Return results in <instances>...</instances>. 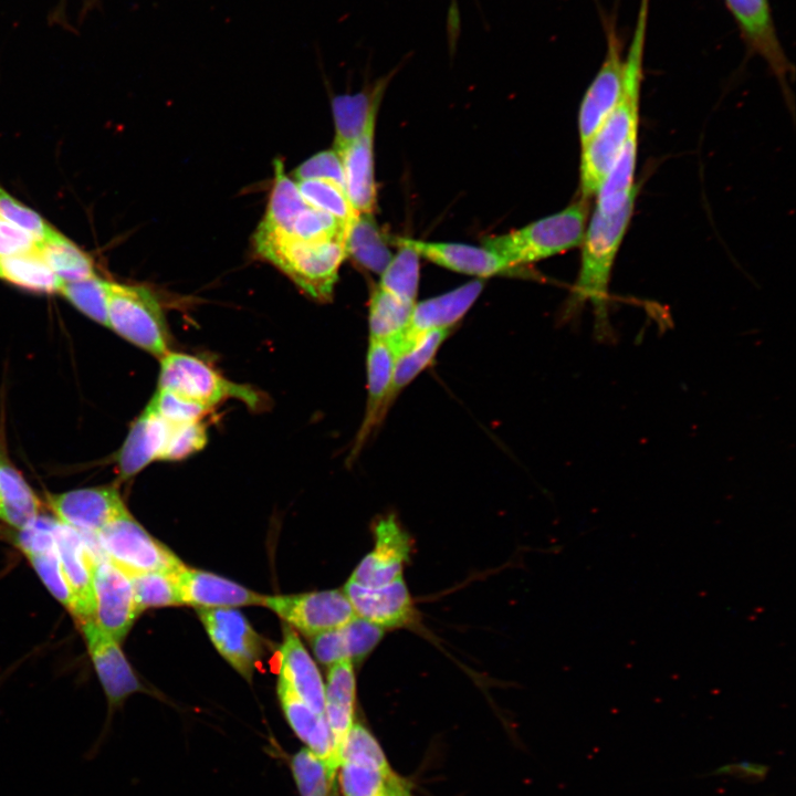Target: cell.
Wrapping results in <instances>:
<instances>
[{
	"mask_svg": "<svg viewBox=\"0 0 796 796\" xmlns=\"http://www.w3.org/2000/svg\"><path fill=\"white\" fill-rule=\"evenodd\" d=\"M649 1L641 0L637 22L625 57L620 96L594 135L582 146L580 198L596 197L626 142L638 135V117Z\"/></svg>",
	"mask_w": 796,
	"mask_h": 796,
	"instance_id": "cell-1",
	"label": "cell"
},
{
	"mask_svg": "<svg viewBox=\"0 0 796 796\" xmlns=\"http://www.w3.org/2000/svg\"><path fill=\"white\" fill-rule=\"evenodd\" d=\"M637 196L638 189L612 213L594 209L580 244V268L565 314L569 318L589 302L595 314L594 336L599 342L611 341L615 336L609 322L608 290L616 255L630 223Z\"/></svg>",
	"mask_w": 796,
	"mask_h": 796,
	"instance_id": "cell-2",
	"label": "cell"
},
{
	"mask_svg": "<svg viewBox=\"0 0 796 796\" xmlns=\"http://www.w3.org/2000/svg\"><path fill=\"white\" fill-rule=\"evenodd\" d=\"M346 238L305 242L284 234L255 232L256 253L286 274L303 292L331 300L338 270L346 258Z\"/></svg>",
	"mask_w": 796,
	"mask_h": 796,
	"instance_id": "cell-3",
	"label": "cell"
},
{
	"mask_svg": "<svg viewBox=\"0 0 796 796\" xmlns=\"http://www.w3.org/2000/svg\"><path fill=\"white\" fill-rule=\"evenodd\" d=\"M589 200L579 198L563 210L507 233L488 237L483 247L509 270L566 252L582 244L588 223Z\"/></svg>",
	"mask_w": 796,
	"mask_h": 796,
	"instance_id": "cell-4",
	"label": "cell"
},
{
	"mask_svg": "<svg viewBox=\"0 0 796 796\" xmlns=\"http://www.w3.org/2000/svg\"><path fill=\"white\" fill-rule=\"evenodd\" d=\"M158 389L210 410L227 399L258 409L263 398L249 386L224 378L205 360L186 353L168 352L159 358Z\"/></svg>",
	"mask_w": 796,
	"mask_h": 796,
	"instance_id": "cell-5",
	"label": "cell"
},
{
	"mask_svg": "<svg viewBox=\"0 0 796 796\" xmlns=\"http://www.w3.org/2000/svg\"><path fill=\"white\" fill-rule=\"evenodd\" d=\"M107 327L158 358L170 352L164 310L145 286L109 282Z\"/></svg>",
	"mask_w": 796,
	"mask_h": 796,
	"instance_id": "cell-6",
	"label": "cell"
},
{
	"mask_svg": "<svg viewBox=\"0 0 796 796\" xmlns=\"http://www.w3.org/2000/svg\"><path fill=\"white\" fill-rule=\"evenodd\" d=\"M95 540L103 556L129 577L151 572H176L185 566L129 511L108 523Z\"/></svg>",
	"mask_w": 796,
	"mask_h": 796,
	"instance_id": "cell-7",
	"label": "cell"
},
{
	"mask_svg": "<svg viewBox=\"0 0 796 796\" xmlns=\"http://www.w3.org/2000/svg\"><path fill=\"white\" fill-rule=\"evenodd\" d=\"M399 775L371 732L355 723L341 752L336 778L343 796H383Z\"/></svg>",
	"mask_w": 796,
	"mask_h": 796,
	"instance_id": "cell-8",
	"label": "cell"
},
{
	"mask_svg": "<svg viewBox=\"0 0 796 796\" xmlns=\"http://www.w3.org/2000/svg\"><path fill=\"white\" fill-rule=\"evenodd\" d=\"M86 641L90 658L105 692L109 715L98 739L84 754L93 761L100 753L109 727V716L125 700L136 692L145 691L121 649L119 642L100 629L92 619L77 624Z\"/></svg>",
	"mask_w": 796,
	"mask_h": 796,
	"instance_id": "cell-9",
	"label": "cell"
},
{
	"mask_svg": "<svg viewBox=\"0 0 796 796\" xmlns=\"http://www.w3.org/2000/svg\"><path fill=\"white\" fill-rule=\"evenodd\" d=\"M606 53L599 70L587 87L578 112V134L583 146L598 129L616 105L622 88L624 43L616 22L607 19Z\"/></svg>",
	"mask_w": 796,
	"mask_h": 796,
	"instance_id": "cell-10",
	"label": "cell"
},
{
	"mask_svg": "<svg viewBox=\"0 0 796 796\" xmlns=\"http://www.w3.org/2000/svg\"><path fill=\"white\" fill-rule=\"evenodd\" d=\"M264 606L290 627L312 637L337 629L356 616L347 596L341 590L266 596Z\"/></svg>",
	"mask_w": 796,
	"mask_h": 796,
	"instance_id": "cell-11",
	"label": "cell"
},
{
	"mask_svg": "<svg viewBox=\"0 0 796 796\" xmlns=\"http://www.w3.org/2000/svg\"><path fill=\"white\" fill-rule=\"evenodd\" d=\"M139 614L129 576L107 558H97L93 575L94 624L121 642Z\"/></svg>",
	"mask_w": 796,
	"mask_h": 796,
	"instance_id": "cell-12",
	"label": "cell"
},
{
	"mask_svg": "<svg viewBox=\"0 0 796 796\" xmlns=\"http://www.w3.org/2000/svg\"><path fill=\"white\" fill-rule=\"evenodd\" d=\"M46 505L54 517L85 534L94 535L108 523L128 512L115 486H93L48 493Z\"/></svg>",
	"mask_w": 796,
	"mask_h": 796,
	"instance_id": "cell-13",
	"label": "cell"
},
{
	"mask_svg": "<svg viewBox=\"0 0 796 796\" xmlns=\"http://www.w3.org/2000/svg\"><path fill=\"white\" fill-rule=\"evenodd\" d=\"M198 615L219 653L250 681L264 647L247 618L233 608L198 609Z\"/></svg>",
	"mask_w": 796,
	"mask_h": 796,
	"instance_id": "cell-14",
	"label": "cell"
},
{
	"mask_svg": "<svg viewBox=\"0 0 796 796\" xmlns=\"http://www.w3.org/2000/svg\"><path fill=\"white\" fill-rule=\"evenodd\" d=\"M375 547L353 572L349 580L379 587L401 577L411 542L394 514L379 517L374 525Z\"/></svg>",
	"mask_w": 796,
	"mask_h": 796,
	"instance_id": "cell-15",
	"label": "cell"
},
{
	"mask_svg": "<svg viewBox=\"0 0 796 796\" xmlns=\"http://www.w3.org/2000/svg\"><path fill=\"white\" fill-rule=\"evenodd\" d=\"M748 50L761 56L785 87L790 64L778 39L768 0H724Z\"/></svg>",
	"mask_w": 796,
	"mask_h": 796,
	"instance_id": "cell-16",
	"label": "cell"
},
{
	"mask_svg": "<svg viewBox=\"0 0 796 796\" xmlns=\"http://www.w3.org/2000/svg\"><path fill=\"white\" fill-rule=\"evenodd\" d=\"M54 538L63 574L74 599L72 616L77 624L92 619L93 575L98 557L83 534L57 520L54 525Z\"/></svg>",
	"mask_w": 796,
	"mask_h": 796,
	"instance_id": "cell-17",
	"label": "cell"
},
{
	"mask_svg": "<svg viewBox=\"0 0 796 796\" xmlns=\"http://www.w3.org/2000/svg\"><path fill=\"white\" fill-rule=\"evenodd\" d=\"M395 349L390 343L369 339L366 371L367 401L364 419L357 431L348 461H353L370 434L381 425L392 398Z\"/></svg>",
	"mask_w": 796,
	"mask_h": 796,
	"instance_id": "cell-18",
	"label": "cell"
},
{
	"mask_svg": "<svg viewBox=\"0 0 796 796\" xmlns=\"http://www.w3.org/2000/svg\"><path fill=\"white\" fill-rule=\"evenodd\" d=\"M344 593L357 617L383 629L415 621L413 601L402 577L379 587H365L348 579Z\"/></svg>",
	"mask_w": 796,
	"mask_h": 796,
	"instance_id": "cell-19",
	"label": "cell"
},
{
	"mask_svg": "<svg viewBox=\"0 0 796 796\" xmlns=\"http://www.w3.org/2000/svg\"><path fill=\"white\" fill-rule=\"evenodd\" d=\"M172 423L148 405L133 422L116 455L121 479H129L154 461H164Z\"/></svg>",
	"mask_w": 796,
	"mask_h": 796,
	"instance_id": "cell-20",
	"label": "cell"
},
{
	"mask_svg": "<svg viewBox=\"0 0 796 796\" xmlns=\"http://www.w3.org/2000/svg\"><path fill=\"white\" fill-rule=\"evenodd\" d=\"M391 243L407 245L439 266L482 280L509 271L502 260L484 247L410 238H395Z\"/></svg>",
	"mask_w": 796,
	"mask_h": 796,
	"instance_id": "cell-21",
	"label": "cell"
},
{
	"mask_svg": "<svg viewBox=\"0 0 796 796\" xmlns=\"http://www.w3.org/2000/svg\"><path fill=\"white\" fill-rule=\"evenodd\" d=\"M378 109L371 111L360 136L341 156L346 196L356 213H373L376 206L374 136Z\"/></svg>",
	"mask_w": 796,
	"mask_h": 796,
	"instance_id": "cell-22",
	"label": "cell"
},
{
	"mask_svg": "<svg viewBox=\"0 0 796 796\" xmlns=\"http://www.w3.org/2000/svg\"><path fill=\"white\" fill-rule=\"evenodd\" d=\"M184 605L209 608L264 606L266 596L208 572L184 566L177 572Z\"/></svg>",
	"mask_w": 796,
	"mask_h": 796,
	"instance_id": "cell-23",
	"label": "cell"
},
{
	"mask_svg": "<svg viewBox=\"0 0 796 796\" xmlns=\"http://www.w3.org/2000/svg\"><path fill=\"white\" fill-rule=\"evenodd\" d=\"M277 695L284 715L294 733L310 751L324 761L331 773L336 776L338 761L325 714L313 711L282 675L277 680Z\"/></svg>",
	"mask_w": 796,
	"mask_h": 796,
	"instance_id": "cell-24",
	"label": "cell"
},
{
	"mask_svg": "<svg viewBox=\"0 0 796 796\" xmlns=\"http://www.w3.org/2000/svg\"><path fill=\"white\" fill-rule=\"evenodd\" d=\"M280 675L313 711L325 714V685L320 671L294 629L287 625L280 648Z\"/></svg>",
	"mask_w": 796,
	"mask_h": 796,
	"instance_id": "cell-25",
	"label": "cell"
},
{
	"mask_svg": "<svg viewBox=\"0 0 796 796\" xmlns=\"http://www.w3.org/2000/svg\"><path fill=\"white\" fill-rule=\"evenodd\" d=\"M394 74L395 71L355 94H343L332 98V112L335 123L333 150L339 158L360 136L371 111L380 106L385 91Z\"/></svg>",
	"mask_w": 796,
	"mask_h": 796,
	"instance_id": "cell-26",
	"label": "cell"
},
{
	"mask_svg": "<svg viewBox=\"0 0 796 796\" xmlns=\"http://www.w3.org/2000/svg\"><path fill=\"white\" fill-rule=\"evenodd\" d=\"M482 279L473 280L450 292L416 303L408 332L452 329L465 315L483 290Z\"/></svg>",
	"mask_w": 796,
	"mask_h": 796,
	"instance_id": "cell-27",
	"label": "cell"
},
{
	"mask_svg": "<svg viewBox=\"0 0 796 796\" xmlns=\"http://www.w3.org/2000/svg\"><path fill=\"white\" fill-rule=\"evenodd\" d=\"M355 694L353 662L346 659L331 666L325 685V716L338 765L345 740L354 724Z\"/></svg>",
	"mask_w": 796,
	"mask_h": 796,
	"instance_id": "cell-28",
	"label": "cell"
},
{
	"mask_svg": "<svg viewBox=\"0 0 796 796\" xmlns=\"http://www.w3.org/2000/svg\"><path fill=\"white\" fill-rule=\"evenodd\" d=\"M451 329H432L420 333L406 331L391 342L395 349L392 379L394 400L433 360Z\"/></svg>",
	"mask_w": 796,
	"mask_h": 796,
	"instance_id": "cell-29",
	"label": "cell"
},
{
	"mask_svg": "<svg viewBox=\"0 0 796 796\" xmlns=\"http://www.w3.org/2000/svg\"><path fill=\"white\" fill-rule=\"evenodd\" d=\"M388 242L373 213H356L347 223L346 253L368 271L380 274L389 263Z\"/></svg>",
	"mask_w": 796,
	"mask_h": 796,
	"instance_id": "cell-30",
	"label": "cell"
},
{
	"mask_svg": "<svg viewBox=\"0 0 796 796\" xmlns=\"http://www.w3.org/2000/svg\"><path fill=\"white\" fill-rule=\"evenodd\" d=\"M40 506V500L20 472L0 459V521L21 530L39 515Z\"/></svg>",
	"mask_w": 796,
	"mask_h": 796,
	"instance_id": "cell-31",
	"label": "cell"
},
{
	"mask_svg": "<svg viewBox=\"0 0 796 796\" xmlns=\"http://www.w3.org/2000/svg\"><path fill=\"white\" fill-rule=\"evenodd\" d=\"M0 277L24 290L38 293L60 292L63 285V282L39 254L36 248L0 256Z\"/></svg>",
	"mask_w": 796,
	"mask_h": 796,
	"instance_id": "cell-32",
	"label": "cell"
},
{
	"mask_svg": "<svg viewBox=\"0 0 796 796\" xmlns=\"http://www.w3.org/2000/svg\"><path fill=\"white\" fill-rule=\"evenodd\" d=\"M416 304H409L376 286L369 300V339L391 343L409 327Z\"/></svg>",
	"mask_w": 796,
	"mask_h": 796,
	"instance_id": "cell-33",
	"label": "cell"
},
{
	"mask_svg": "<svg viewBox=\"0 0 796 796\" xmlns=\"http://www.w3.org/2000/svg\"><path fill=\"white\" fill-rule=\"evenodd\" d=\"M275 177L264 218L256 231L284 233L298 212L306 206L296 182L284 172L281 160L274 161Z\"/></svg>",
	"mask_w": 796,
	"mask_h": 796,
	"instance_id": "cell-34",
	"label": "cell"
},
{
	"mask_svg": "<svg viewBox=\"0 0 796 796\" xmlns=\"http://www.w3.org/2000/svg\"><path fill=\"white\" fill-rule=\"evenodd\" d=\"M39 254L63 282H75L95 276L92 259L57 231L36 245Z\"/></svg>",
	"mask_w": 796,
	"mask_h": 796,
	"instance_id": "cell-35",
	"label": "cell"
},
{
	"mask_svg": "<svg viewBox=\"0 0 796 796\" xmlns=\"http://www.w3.org/2000/svg\"><path fill=\"white\" fill-rule=\"evenodd\" d=\"M398 252L380 273L378 287L409 304H416L420 256L409 247L396 244Z\"/></svg>",
	"mask_w": 796,
	"mask_h": 796,
	"instance_id": "cell-36",
	"label": "cell"
},
{
	"mask_svg": "<svg viewBox=\"0 0 796 796\" xmlns=\"http://www.w3.org/2000/svg\"><path fill=\"white\" fill-rule=\"evenodd\" d=\"M178 570L151 572L129 577L140 612L150 607L184 605L177 578Z\"/></svg>",
	"mask_w": 796,
	"mask_h": 796,
	"instance_id": "cell-37",
	"label": "cell"
},
{
	"mask_svg": "<svg viewBox=\"0 0 796 796\" xmlns=\"http://www.w3.org/2000/svg\"><path fill=\"white\" fill-rule=\"evenodd\" d=\"M109 282L98 276L63 283L60 292L84 315L96 323L108 325Z\"/></svg>",
	"mask_w": 796,
	"mask_h": 796,
	"instance_id": "cell-38",
	"label": "cell"
},
{
	"mask_svg": "<svg viewBox=\"0 0 796 796\" xmlns=\"http://www.w3.org/2000/svg\"><path fill=\"white\" fill-rule=\"evenodd\" d=\"M295 182L306 205L335 217L346 227L356 214L347 199L345 188L336 182L325 179H305Z\"/></svg>",
	"mask_w": 796,
	"mask_h": 796,
	"instance_id": "cell-39",
	"label": "cell"
},
{
	"mask_svg": "<svg viewBox=\"0 0 796 796\" xmlns=\"http://www.w3.org/2000/svg\"><path fill=\"white\" fill-rule=\"evenodd\" d=\"M292 774L302 796H328L336 776L307 747L298 751L291 762Z\"/></svg>",
	"mask_w": 796,
	"mask_h": 796,
	"instance_id": "cell-40",
	"label": "cell"
},
{
	"mask_svg": "<svg viewBox=\"0 0 796 796\" xmlns=\"http://www.w3.org/2000/svg\"><path fill=\"white\" fill-rule=\"evenodd\" d=\"M25 556L52 596L73 615L74 599L63 574L56 546L32 552Z\"/></svg>",
	"mask_w": 796,
	"mask_h": 796,
	"instance_id": "cell-41",
	"label": "cell"
},
{
	"mask_svg": "<svg viewBox=\"0 0 796 796\" xmlns=\"http://www.w3.org/2000/svg\"><path fill=\"white\" fill-rule=\"evenodd\" d=\"M338 632L344 656L352 662L366 657L384 636L381 627L357 616L339 627Z\"/></svg>",
	"mask_w": 796,
	"mask_h": 796,
	"instance_id": "cell-42",
	"label": "cell"
},
{
	"mask_svg": "<svg viewBox=\"0 0 796 796\" xmlns=\"http://www.w3.org/2000/svg\"><path fill=\"white\" fill-rule=\"evenodd\" d=\"M0 221L28 232L38 243L44 241L54 231L39 213L23 206L1 188Z\"/></svg>",
	"mask_w": 796,
	"mask_h": 796,
	"instance_id": "cell-43",
	"label": "cell"
},
{
	"mask_svg": "<svg viewBox=\"0 0 796 796\" xmlns=\"http://www.w3.org/2000/svg\"><path fill=\"white\" fill-rule=\"evenodd\" d=\"M148 406L163 419L171 423L201 421L209 411L198 404L160 389H157Z\"/></svg>",
	"mask_w": 796,
	"mask_h": 796,
	"instance_id": "cell-44",
	"label": "cell"
},
{
	"mask_svg": "<svg viewBox=\"0 0 796 796\" xmlns=\"http://www.w3.org/2000/svg\"><path fill=\"white\" fill-rule=\"evenodd\" d=\"M207 442V432L201 421L172 423L164 461L182 460L200 451Z\"/></svg>",
	"mask_w": 796,
	"mask_h": 796,
	"instance_id": "cell-45",
	"label": "cell"
},
{
	"mask_svg": "<svg viewBox=\"0 0 796 796\" xmlns=\"http://www.w3.org/2000/svg\"><path fill=\"white\" fill-rule=\"evenodd\" d=\"M296 181L325 179L345 188L344 170L339 156L333 150H323L302 163L293 172Z\"/></svg>",
	"mask_w": 796,
	"mask_h": 796,
	"instance_id": "cell-46",
	"label": "cell"
},
{
	"mask_svg": "<svg viewBox=\"0 0 796 796\" xmlns=\"http://www.w3.org/2000/svg\"><path fill=\"white\" fill-rule=\"evenodd\" d=\"M769 772V766L762 763L741 761L724 764L720 767L706 772L700 777L708 776H726L742 781L744 783L755 784L764 781Z\"/></svg>",
	"mask_w": 796,
	"mask_h": 796,
	"instance_id": "cell-47",
	"label": "cell"
},
{
	"mask_svg": "<svg viewBox=\"0 0 796 796\" xmlns=\"http://www.w3.org/2000/svg\"><path fill=\"white\" fill-rule=\"evenodd\" d=\"M312 647L318 661L325 666L346 660L338 628L313 636Z\"/></svg>",
	"mask_w": 796,
	"mask_h": 796,
	"instance_id": "cell-48",
	"label": "cell"
},
{
	"mask_svg": "<svg viewBox=\"0 0 796 796\" xmlns=\"http://www.w3.org/2000/svg\"><path fill=\"white\" fill-rule=\"evenodd\" d=\"M36 244L28 232L0 221V256L33 250Z\"/></svg>",
	"mask_w": 796,
	"mask_h": 796,
	"instance_id": "cell-49",
	"label": "cell"
},
{
	"mask_svg": "<svg viewBox=\"0 0 796 796\" xmlns=\"http://www.w3.org/2000/svg\"><path fill=\"white\" fill-rule=\"evenodd\" d=\"M383 796H411L408 781L399 776Z\"/></svg>",
	"mask_w": 796,
	"mask_h": 796,
	"instance_id": "cell-50",
	"label": "cell"
}]
</instances>
